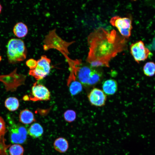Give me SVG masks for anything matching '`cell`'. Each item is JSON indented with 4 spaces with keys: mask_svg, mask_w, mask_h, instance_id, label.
<instances>
[{
    "mask_svg": "<svg viewBox=\"0 0 155 155\" xmlns=\"http://www.w3.org/2000/svg\"><path fill=\"white\" fill-rule=\"evenodd\" d=\"M89 51L86 59L91 67H109V62L127 46L126 38L113 30L102 28L94 30L88 37Z\"/></svg>",
    "mask_w": 155,
    "mask_h": 155,
    "instance_id": "6da1fadb",
    "label": "cell"
},
{
    "mask_svg": "<svg viewBox=\"0 0 155 155\" xmlns=\"http://www.w3.org/2000/svg\"><path fill=\"white\" fill-rule=\"evenodd\" d=\"M7 49V57L10 63L22 61L26 59V49L22 40L16 38L10 39L8 43Z\"/></svg>",
    "mask_w": 155,
    "mask_h": 155,
    "instance_id": "7a4b0ae2",
    "label": "cell"
},
{
    "mask_svg": "<svg viewBox=\"0 0 155 155\" xmlns=\"http://www.w3.org/2000/svg\"><path fill=\"white\" fill-rule=\"evenodd\" d=\"M74 42H66L57 35L55 30L50 31L44 40V48L47 50L50 49L54 48L59 51L65 56L69 54L68 46Z\"/></svg>",
    "mask_w": 155,
    "mask_h": 155,
    "instance_id": "3957f363",
    "label": "cell"
},
{
    "mask_svg": "<svg viewBox=\"0 0 155 155\" xmlns=\"http://www.w3.org/2000/svg\"><path fill=\"white\" fill-rule=\"evenodd\" d=\"M8 126L11 142L15 144H23L27 140L28 130L23 126L17 124L12 121H9Z\"/></svg>",
    "mask_w": 155,
    "mask_h": 155,
    "instance_id": "277c9868",
    "label": "cell"
},
{
    "mask_svg": "<svg viewBox=\"0 0 155 155\" xmlns=\"http://www.w3.org/2000/svg\"><path fill=\"white\" fill-rule=\"evenodd\" d=\"M51 61L45 55L42 56L37 61V65L34 69H30L29 74L37 80L43 79L50 73Z\"/></svg>",
    "mask_w": 155,
    "mask_h": 155,
    "instance_id": "5b68a950",
    "label": "cell"
},
{
    "mask_svg": "<svg viewBox=\"0 0 155 155\" xmlns=\"http://www.w3.org/2000/svg\"><path fill=\"white\" fill-rule=\"evenodd\" d=\"M110 22L112 26L117 28L122 36L124 38L128 39L131 36L132 27L130 18L115 16L111 18Z\"/></svg>",
    "mask_w": 155,
    "mask_h": 155,
    "instance_id": "8992f818",
    "label": "cell"
},
{
    "mask_svg": "<svg viewBox=\"0 0 155 155\" xmlns=\"http://www.w3.org/2000/svg\"><path fill=\"white\" fill-rule=\"evenodd\" d=\"M130 49L134 59L138 63L147 59L151 53L141 40L132 44L130 46Z\"/></svg>",
    "mask_w": 155,
    "mask_h": 155,
    "instance_id": "52a82bcc",
    "label": "cell"
},
{
    "mask_svg": "<svg viewBox=\"0 0 155 155\" xmlns=\"http://www.w3.org/2000/svg\"><path fill=\"white\" fill-rule=\"evenodd\" d=\"M50 94L49 91L46 87L36 82L32 87L29 99L34 101H46L50 99Z\"/></svg>",
    "mask_w": 155,
    "mask_h": 155,
    "instance_id": "ba28073f",
    "label": "cell"
},
{
    "mask_svg": "<svg viewBox=\"0 0 155 155\" xmlns=\"http://www.w3.org/2000/svg\"><path fill=\"white\" fill-rule=\"evenodd\" d=\"M88 96L91 104L96 106H104L107 99L106 95L103 91L97 88L92 89Z\"/></svg>",
    "mask_w": 155,
    "mask_h": 155,
    "instance_id": "9c48e42d",
    "label": "cell"
},
{
    "mask_svg": "<svg viewBox=\"0 0 155 155\" xmlns=\"http://www.w3.org/2000/svg\"><path fill=\"white\" fill-rule=\"evenodd\" d=\"M117 81L112 79L105 81L102 85L103 91L108 95H112L115 94L117 90Z\"/></svg>",
    "mask_w": 155,
    "mask_h": 155,
    "instance_id": "30bf717a",
    "label": "cell"
},
{
    "mask_svg": "<svg viewBox=\"0 0 155 155\" xmlns=\"http://www.w3.org/2000/svg\"><path fill=\"white\" fill-rule=\"evenodd\" d=\"M19 119L20 122L26 125L31 124L36 121L33 113L28 109H25L20 111Z\"/></svg>",
    "mask_w": 155,
    "mask_h": 155,
    "instance_id": "8fae6325",
    "label": "cell"
},
{
    "mask_svg": "<svg viewBox=\"0 0 155 155\" xmlns=\"http://www.w3.org/2000/svg\"><path fill=\"white\" fill-rule=\"evenodd\" d=\"M53 146L55 149L61 153L65 152L69 148V144L67 140L63 137H59L55 141Z\"/></svg>",
    "mask_w": 155,
    "mask_h": 155,
    "instance_id": "7c38bea8",
    "label": "cell"
},
{
    "mask_svg": "<svg viewBox=\"0 0 155 155\" xmlns=\"http://www.w3.org/2000/svg\"><path fill=\"white\" fill-rule=\"evenodd\" d=\"M28 133L33 138H36L41 136L43 133L42 126L38 123L32 124L28 130Z\"/></svg>",
    "mask_w": 155,
    "mask_h": 155,
    "instance_id": "4fadbf2b",
    "label": "cell"
},
{
    "mask_svg": "<svg viewBox=\"0 0 155 155\" xmlns=\"http://www.w3.org/2000/svg\"><path fill=\"white\" fill-rule=\"evenodd\" d=\"M13 31L15 36L19 38L25 37L28 33L27 26L22 22L17 23L14 26Z\"/></svg>",
    "mask_w": 155,
    "mask_h": 155,
    "instance_id": "5bb4252c",
    "label": "cell"
},
{
    "mask_svg": "<svg viewBox=\"0 0 155 155\" xmlns=\"http://www.w3.org/2000/svg\"><path fill=\"white\" fill-rule=\"evenodd\" d=\"M5 106L10 111L16 110L19 108V102L17 98L14 97H9L7 98L5 102Z\"/></svg>",
    "mask_w": 155,
    "mask_h": 155,
    "instance_id": "9a60e30c",
    "label": "cell"
},
{
    "mask_svg": "<svg viewBox=\"0 0 155 155\" xmlns=\"http://www.w3.org/2000/svg\"><path fill=\"white\" fill-rule=\"evenodd\" d=\"M67 85L69 87L70 92L72 95L78 94L82 90V84L77 80L72 81Z\"/></svg>",
    "mask_w": 155,
    "mask_h": 155,
    "instance_id": "2e32d148",
    "label": "cell"
},
{
    "mask_svg": "<svg viewBox=\"0 0 155 155\" xmlns=\"http://www.w3.org/2000/svg\"><path fill=\"white\" fill-rule=\"evenodd\" d=\"M143 71L144 74L151 77L155 74V63L153 62H148L144 66Z\"/></svg>",
    "mask_w": 155,
    "mask_h": 155,
    "instance_id": "e0dca14e",
    "label": "cell"
},
{
    "mask_svg": "<svg viewBox=\"0 0 155 155\" xmlns=\"http://www.w3.org/2000/svg\"><path fill=\"white\" fill-rule=\"evenodd\" d=\"M24 150L21 145L14 144L11 145L9 148L10 155H23Z\"/></svg>",
    "mask_w": 155,
    "mask_h": 155,
    "instance_id": "ac0fdd59",
    "label": "cell"
},
{
    "mask_svg": "<svg viewBox=\"0 0 155 155\" xmlns=\"http://www.w3.org/2000/svg\"><path fill=\"white\" fill-rule=\"evenodd\" d=\"M64 117L65 120L66 121L69 123L72 122L76 118V113L73 110H67L65 112Z\"/></svg>",
    "mask_w": 155,
    "mask_h": 155,
    "instance_id": "d6986e66",
    "label": "cell"
},
{
    "mask_svg": "<svg viewBox=\"0 0 155 155\" xmlns=\"http://www.w3.org/2000/svg\"><path fill=\"white\" fill-rule=\"evenodd\" d=\"M6 132L5 122L3 118L0 116V137L4 135Z\"/></svg>",
    "mask_w": 155,
    "mask_h": 155,
    "instance_id": "ffe728a7",
    "label": "cell"
},
{
    "mask_svg": "<svg viewBox=\"0 0 155 155\" xmlns=\"http://www.w3.org/2000/svg\"><path fill=\"white\" fill-rule=\"evenodd\" d=\"M26 64L30 69H33L36 67L37 65V61L33 59H31L26 61Z\"/></svg>",
    "mask_w": 155,
    "mask_h": 155,
    "instance_id": "44dd1931",
    "label": "cell"
},
{
    "mask_svg": "<svg viewBox=\"0 0 155 155\" xmlns=\"http://www.w3.org/2000/svg\"><path fill=\"white\" fill-rule=\"evenodd\" d=\"M2 9V6L0 4V13H1V12Z\"/></svg>",
    "mask_w": 155,
    "mask_h": 155,
    "instance_id": "7402d4cb",
    "label": "cell"
},
{
    "mask_svg": "<svg viewBox=\"0 0 155 155\" xmlns=\"http://www.w3.org/2000/svg\"><path fill=\"white\" fill-rule=\"evenodd\" d=\"M1 56L0 55V61H1Z\"/></svg>",
    "mask_w": 155,
    "mask_h": 155,
    "instance_id": "603a6c76",
    "label": "cell"
}]
</instances>
